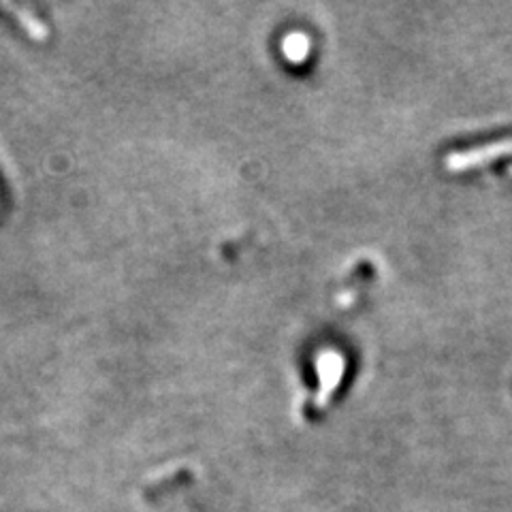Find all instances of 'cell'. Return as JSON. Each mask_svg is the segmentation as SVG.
<instances>
[{
	"mask_svg": "<svg viewBox=\"0 0 512 512\" xmlns=\"http://www.w3.org/2000/svg\"><path fill=\"white\" fill-rule=\"evenodd\" d=\"M344 357L338 350H325L320 352L316 359V374H318V395H316V406L323 408L329 404L331 395L335 389L340 387L344 378Z\"/></svg>",
	"mask_w": 512,
	"mask_h": 512,
	"instance_id": "1",
	"label": "cell"
},
{
	"mask_svg": "<svg viewBox=\"0 0 512 512\" xmlns=\"http://www.w3.org/2000/svg\"><path fill=\"white\" fill-rule=\"evenodd\" d=\"M508 154H512V139L491 143V146H483V148H474L468 152H455L448 156L446 167L451 171H463V169H470L476 165L491 163V160L508 156Z\"/></svg>",
	"mask_w": 512,
	"mask_h": 512,
	"instance_id": "2",
	"label": "cell"
},
{
	"mask_svg": "<svg viewBox=\"0 0 512 512\" xmlns=\"http://www.w3.org/2000/svg\"><path fill=\"white\" fill-rule=\"evenodd\" d=\"M310 50H312V41L308 35H303V32H291V35H286V39L282 41L284 58L295 64L306 62L310 56Z\"/></svg>",
	"mask_w": 512,
	"mask_h": 512,
	"instance_id": "3",
	"label": "cell"
},
{
	"mask_svg": "<svg viewBox=\"0 0 512 512\" xmlns=\"http://www.w3.org/2000/svg\"><path fill=\"white\" fill-rule=\"evenodd\" d=\"M510 173H512V171H510Z\"/></svg>",
	"mask_w": 512,
	"mask_h": 512,
	"instance_id": "4",
	"label": "cell"
}]
</instances>
